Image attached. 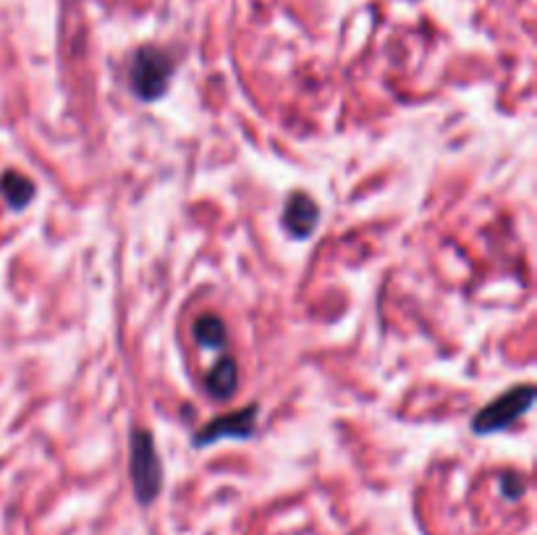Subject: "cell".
<instances>
[{"label":"cell","instance_id":"5b68a950","mask_svg":"<svg viewBox=\"0 0 537 535\" xmlns=\"http://www.w3.org/2000/svg\"><path fill=\"white\" fill-rule=\"evenodd\" d=\"M317 221H320V208L315 205L310 195L304 192H294V195L286 200V208H283V226L289 231L294 239H307L315 234Z\"/></svg>","mask_w":537,"mask_h":535},{"label":"cell","instance_id":"8992f818","mask_svg":"<svg viewBox=\"0 0 537 535\" xmlns=\"http://www.w3.org/2000/svg\"><path fill=\"white\" fill-rule=\"evenodd\" d=\"M205 389L213 399H228L239 389V368L234 357L226 355L215 362V368L205 378Z\"/></svg>","mask_w":537,"mask_h":535},{"label":"cell","instance_id":"6da1fadb","mask_svg":"<svg viewBox=\"0 0 537 535\" xmlns=\"http://www.w3.org/2000/svg\"><path fill=\"white\" fill-rule=\"evenodd\" d=\"M173 61L166 50L155 48V45H145L139 48L131 58L129 66V82L134 95H139L142 100L152 103L166 95L168 84L173 77Z\"/></svg>","mask_w":537,"mask_h":535},{"label":"cell","instance_id":"277c9868","mask_svg":"<svg viewBox=\"0 0 537 535\" xmlns=\"http://www.w3.org/2000/svg\"><path fill=\"white\" fill-rule=\"evenodd\" d=\"M255 425L257 404H249L247 410H236L231 415L215 417L213 423H207L194 438V446H210L221 438H249L255 433Z\"/></svg>","mask_w":537,"mask_h":535},{"label":"cell","instance_id":"9c48e42d","mask_svg":"<svg viewBox=\"0 0 537 535\" xmlns=\"http://www.w3.org/2000/svg\"><path fill=\"white\" fill-rule=\"evenodd\" d=\"M503 488H506V496H509V499H519L524 491L522 478H519V475H506V478H503Z\"/></svg>","mask_w":537,"mask_h":535},{"label":"cell","instance_id":"7a4b0ae2","mask_svg":"<svg viewBox=\"0 0 537 535\" xmlns=\"http://www.w3.org/2000/svg\"><path fill=\"white\" fill-rule=\"evenodd\" d=\"M131 483H134V494L142 504H152L158 499L160 488H163V473H160V459L155 452V441L150 431H134L131 433Z\"/></svg>","mask_w":537,"mask_h":535},{"label":"cell","instance_id":"3957f363","mask_svg":"<svg viewBox=\"0 0 537 535\" xmlns=\"http://www.w3.org/2000/svg\"><path fill=\"white\" fill-rule=\"evenodd\" d=\"M532 402H535V389H532V386H517V389L506 391L501 399L490 402L485 410H480V415L472 420V431H475L477 436L503 431V428H509L517 417H522L524 412L530 410Z\"/></svg>","mask_w":537,"mask_h":535},{"label":"cell","instance_id":"ba28073f","mask_svg":"<svg viewBox=\"0 0 537 535\" xmlns=\"http://www.w3.org/2000/svg\"><path fill=\"white\" fill-rule=\"evenodd\" d=\"M194 339L205 349L226 347V326L218 315H200L194 320Z\"/></svg>","mask_w":537,"mask_h":535},{"label":"cell","instance_id":"52a82bcc","mask_svg":"<svg viewBox=\"0 0 537 535\" xmlns=\"http://www.w3.org/2000/svg\"><path fill=\"white\" fill-rule=\"evenodd\" d=\"M0 192L8 200L11 208H27L32 197H35V184L27 179L24 174H16V171H8L0 179Z\"/></svg>","mask_w":537,"mask_h":535}]
</instances>
